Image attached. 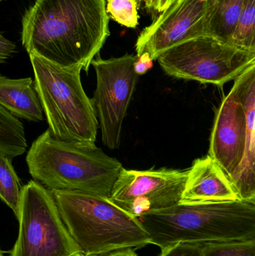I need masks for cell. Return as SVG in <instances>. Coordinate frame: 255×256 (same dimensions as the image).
Returning a JSON list of instances; mask_svg holds the SVG:
<instances>
[{
  "instance_id": "10",
  "label": "cell",
  "mask_w": 255,
  "mask_h": 256,
  "mask_svg": "<svg viewBox=\"0 0 255 256\" xmlns=\"http://www.w3.org/2000/svg\"><path fill=\"white\" fill-rule=\"evenodd\" d=\"M188 170L122 168L109 200L135 218L181 202Z\"/></svg>"
},
{
  "instance_id": "4",
  "label": "cell",
  "mask_w": 255,
  "mask_h": 256,
  "mask_svg": "<svg viewBox=\"0 0 255 256\" xmlns=\"http://www.w3.org/2000/svg\"><path fill=\"white\" fill-rule=\"evenodd\" d=\"M61 219L83 256H103L151 244L138 218L101 196L51 191Z\"/></svg>"
},
{
  "instance_id": "26",
  "label": "cell",
  "mask_w": 255,
  "mask_h": 256,
  "mask_svg": "<svg viewBox=\"0 0 255 256\" xmlns=\"http://www.w3.org/2000/svg\"><path fill=\"white\" fill-rule=\"evenodd\" d=\"M138 4H139V7L141 6V4L143 3L144 0H137Z\"/></svg>"
},
{
  "instance_id": "16",
  "label": "cell",
  "mask_w": 255,
  "mask_h": 256,
  "mask_svg": "<svg viewBox=\"0 0 255 256\" xmlns=\"http://www.w3.org/2000/svg\"><path fill=\"white\" fill-rule=\"evenodd\" d=\"M246 0H217L211 20V34L230 43Z\"/></svg>"
},
{
  "instance_id": "9",
  "label": "cell",
  "mask_w": 255,
  "mask_h": 256,
  "mask_svg": "<svg viewBox=\"0 0 255 256\" xmlns=\"http://www.w3.org/2000/svg\"><path fill=\"white\" fill-rule=\"evenodd\" d=\"M216 4L217 0L175 2L141 32L135 44L136 55L148 52L153 60H157L166 51L183 42L211 34Z\"/></svg>"
},
{
  "instance_id": "15",
  "label": "cell",
  "mask_w": 255,
  "mask_h": 256,
  "mask_svg": "<svg viewBox=\"0 0 255 256\" xmlns=\"http://www.w3.org/2000/svg\"><path fill=\"white\" fill-rule=\"evenodd\" d=\"M27 142L18 117L0 106V156L13 159L25 153Z\"/></svg>"
},
{
  "instance_id": "3",
  "label": "cell",
  "mask_w": 255,
  "mask_h": 256,
  "mask_svg": "<svg viewBox=\"0 0 255 256\" xmlns=\"http://www.w3.org/2000/svg\"><path fill=\"white\" fill-rule=\"evenodd\" d=\"M33 180L50 191L84 192L110 198L123 168L94 142L58 140L49 130L39 136L26 155Z\"/></svg>"
},
{
  "instance_id": "1",
  "label": "cell",
  "mask_w": 255,
  "mask_h": 256,
  "mask_svg": "<svg viewBox=\"0 0 255 256\" xmlns=\"http://www.w3.org/2000/svg\"><path fill=\"white\" fill-rule=\"evenodd\" d=\"M106 0H35L22 18V44L61 67L88 73L110 36Z\"/></svg>"
},
{
  "instance_id": "14",
  "label": "cell",
  "mask_w": 255,
  "mask_h": 256,
  "mask_svg": "<svg viewBox=\"0 0 255 256\" xmlns=\"http://www.w3.org/2000/svg\"><path fill=\"white\" fill-rule=\"evenodd\" d=\"M0 106L18 118L38 122L43 121V110L34 81L30 78H0Z\"/></svg>"
},
{
  "instance_id": "29",
  "label": "cell",
  "mask_w": 255,
  "mask_h": 256,
  "mask_svg": "<svg viewBox=\"0 0 255 256\" xmlns=\"http://www.w3.org/2000/svg\"></svg>"
},
{
  "instance_id": "6",
  "label": "cell",
  "mask_w": 255,
  "mask_h": 256,
  "mask_svg": "<svg viewBox=\"0 0 255 256\" xmlns=\"http://www.w3.org/2000/svg\"><path fill=\"white\" fill-rule=\"evenodd\" d=\"M157 60L169 76L223 87L255 62V52L210 34L183 42Z\"/></svg>"
},
{
  "instance_id": "22",
  "label": "cell",
  "mask_w": 255,
  "mask_h": 256,
  "mask_svg": "<svg viewBox=\"0 0 255 256\" xmlns=\"http://www.w3.org/2000/svg\"><path fill=\"white\" fill-rule=\"evenodd\" d=\"M178 0H144V8L153 16H157Z\"/></svg>"
},
{
  "instance_id": "12",
  "label": "cell",
  "mask_w": 255,
  "mask_h": 256,
  "mask_svg": "<svg viewBox=\"0 0 255 256\" xmlns=\"http://www.w3.org/2000/svg\"><path fill=\"white\" fill-rule=\"evenodd\" d=\"M233 88L245 109L247 131L244 160L230 182L240 200L255 202V62L235 80Z\"/></svg>"
},
{
  "instance_id": "18",
  "label": "cell",
  "mask_w": 255,
  "mask_h": 256,
  "mask_svg": "<svg viewBox=\"0 0 255 256\" xmlns=\"http://www.w3.org/2000/svg\"><path fill=\"white\" fill-rule=\"evenodd\" d=\"M230 43L255 52V0H246Z\"/></svg>"
},
{
  "instance_id": "28",
  "label": "cell",
  "mask_w": 255,
  "mask_h": 256,
  "mask_svg": "<svg viewBox=\"0 0 255 256\" xmlns=\"http://www.w3.org/2000/svg\"><path fill=\"white\" fill-rule=\"evenodd\" d=\"M0 1L2 2V1H4V0H0Z\"/></svg>"
},
{
  "instance_id": "27",
  "label": "cell",
  "mask_w": 255,
  "mask_h": 256,
  "mask_svg": "<svg viewBox=\"0 0 255 256\" xmlns=\"http://www.w3.org/2000/svg\"><path fill=\"white\" fill-rule=\"evenodd\" d=\"M0 256H4V255H3V252H1V255H0Z\"/></svg>"
},
{
  "instance_id": "7",
  "label": "cell",
  "mask_w": 255,
  "mask_h": 256,
  "mask_svg": "<svg viewBox=\"0 0 255 256\" xmlns=\"http://www.w3.org/2000/svg\"><path fill=\"white\" fill-rule=\"evenodd\" d=\"M19 232L9 256H82L52 192L34 180L22 189Z\"/></svg>"
},
{
  "instance_id": "2",
  "label": "cell",
  "mask_w": 255,
  "mask_h": 256,
  "mask_svg": "<svg viewBox=\"0 0 255 256\" xmlns=\"http://www.w3.org/2000/svg\"><path fill=\"white\" fill-rule=\"evenodd\" d=\"M138 219L151 244L161 250L178 244L255 240V202L178 203L147 212Z\"/></svg>"
},
{
  "instance_id": "5",
  "label": "cell",
  "mask_w": 255,
  "mask_h": 256,
  "mask_svg": "<svg viewBox=\"0 0 255 256\" xmlns=\"http://www.w3.org/2000/svg\"><path fill=\"white\" fill-rule=\"evenodd\" d=\"M34 86L52 135L60 140L94 142L98 118L81 82L80 66L64 68L29 55Z\"/></svg>"
},
{
  "instance_id": "11",
  "label": "cell",
  "mask_w": 255,
  "mask_h": 256,
  "mask_svg": "<svg viewBox=\"0 0 255 256\" xmlns=\"http://www.w3.org/2000/svg\"><path fill=\"white\" fill-rule=\"evenodd\" d=\"M247 118L245 109L232 87L217 110L211 132L209 156L220 166L229 180L244 160Z\"/></svg>"
},
{
  "instance_id": "19",
  "label": "cell",
  "mask_w": 255,
  "mask_h": 256,
  "mask_svg": "<svg viewBox=\"0 0 255 256\" xmlns=\"http://www.w3.org/2000/svg\"><path fill=\"white\" fill-rule=\"evenodd\" d=\"M137 0H106V12L111 19L127 28L139 25Z\"/></svg>"
},
{
  "instance_id": "25",
  "label": "cell",
  "mask_w": 255,
  "mask_h": 256,
  "mask_svg": "<svg viewBox=\"0 0 255 256\" xmlns=\"http://www.w3.org/2000/svg\"><path fill=\"white\" fill-rule=\"evenodd\" d=\"M103 256H138L133 249L124 250L117 251Z\"/></svg>"
},
{
  "instance_id": "8",
  "label": "cell",
  "mask_w": 255,
  "mask_h": 256,
  "mask_svg": "<svg viewBox=\"0 0 255 256\" xmlns=\"http://www.w3.org/2000/svg\"><path fill=\"white\" fill-rule=\"evenodd\" d=\"M137 58V55L128 54L109 60L98 55L91 62L97 76L92 100L102 142L112 150L121 144L123 123L139 82L134 69Z\"/></svg>"
},
{
  "instance_id": "13",
  "label": "cell",
  "mask_w": 255,
  "mask_h": 256,
  "mask_svg": "<svg viewBox=\"0 0 255 256\" xmlns=\"http://www.w3.org/2000/svg\"><path fill=\"white\" fill-rule=\"evenodd\" d=\"M240 200L233 185L220 166L208 155L196 160L188 170V178L180 203L220 202Z\"/></svg>"
},
{
  "instance_id": "21",
  "label": "cell",
  "mask_w": 255,
  "mask_h": 256,
  "mask_svg": "<svg viewBox=\"0 0 255 256\" xmlns=\"http://www.w3.org/2000/svg\"><path fill=\"white\" fill-rule=\"evenodd\" d=\"M160 256H205V254L201 245L178 244L162 250Z\"/></svg>"
},
{
  "instance_id": "23",
  "label": "cell",
  "mask_w": 255,
  "mask_h": 256,
  "mask_svg": "<svg viewBox=\"0 0 255 256\" xmlns=\"http://www.w3.org/2000/svg\"><path fill=\"white\" fill-rule=\"evenodd\" d=\"M15 52H16L15 44L4 38L1 33L0 36V62L4 63Z\"/></svg>"
},
{
  "instance_id": "24",
  "label": "cell",
  "mask_w": 255,
  "mask_h": 256,
  "mask_svg": "<svg viewBox=\"0 0 255 256\" xmlns=\"http://www.w3.org/2000/svg\"><path fill=\"white\" fill-rule=\"evenodd\" d=\"M153 61L154 60L148 52H145L140 56H138L137 60L134 64L135 72L139 76L145 74L148 70L152 68Z\"/></svg>"
},
{
  "instance_id": "17",
  "label": "cell",
  "mask_w": 255,
  "mask_h": 256,
  "mask_svg": "<svg viewBox=\"0 0 255 256\" xmlns=\"http://www.w3.org/2000/svg\"><path fill=\"white\" fill-rule=\"evenodd\" d=\"M23 186L12 165L11 159L0 156V198L11 209L16 219L19 216Z\"/></svg>"
},
{
  "instance_id": "20",
  "label": "cell",
  "mask_w": 255,
  "mask_h": 256,
  "mask_svg": "<svg viewBox=\"0 0 255 256\" xmlns=\"http://www.w3.org/2000/svg\"><path fill=\"white\" fill-rule=\"evenodd\" d=\"M205 256H255V240L201 245Z\"/></svg>"
}]
</instances>
